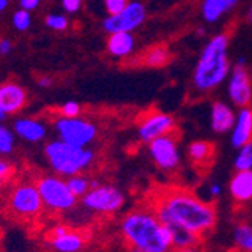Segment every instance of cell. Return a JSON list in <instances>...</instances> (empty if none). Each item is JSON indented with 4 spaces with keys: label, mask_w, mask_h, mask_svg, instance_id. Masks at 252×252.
Listing matches in <instances>:
<instances>
[{
    "label": "cell",
    "mask_w": 252,
    "mask_h": 252,
    "mask_svg": "<svg viewBox=\"0 0 252 252\" xmlns=\"http://www.w3.org/2000/svg\"><path fill=\"white\" fill-rule=\"evenodd\" d=\"M239 0H202L201 14L205 21L215 23L222 18L228 11H231Z\"/></svg>",
    "instance_id": "20"
},
{
    "label": "cell",
    "mask_w": 252,
    "mask_h": 252,
    "mask_svg": "<svg viewBox=\"0 0 252 252\" xmlns=\"http://www.w3.org/2000/svg\"><path fill=\"white\" fill-rule=\"evenodd\" d=\"M228 95L234 106L246 107L252 103V80L245 65H237L233 68L228 82Z\"/></svg>",
    "instance_id": "12"
},
{
    "label": "cell",
    "mask_w": 252,
    "mask_h": 252,
    "mask_svg": "<svg viewBox=\"0 0 252 252\" xmlns=\"http://www.w3.org/2000/svg\"><path fill=\"white\" fill-rule=\"evenodd\" d=\"M169 61V50L163 45H156V47H151L150 50H147L142 58H141V63L145 66H163L165 63H168Z\"/></svg>",
    "instance_id": "24"
},
{
    "label": "cell",
    "mask_w": 252,
    "mask_h": 252,
    "mask_svg": "<svg viewBox=\"0 0 252 252\" xmlns=\"http://www.w3.org/2000/svg\"><path fill=\"white\" fill-rule=\"evenodd\" d=\"M174 252H201L198 246H189V248H175Z\"/></svg>",
    "instance_id": "37"
},
{
    "label": "cell",
    "mask_w": 252,
    "mask_h": 252,
    "mask_svg": "<svg viewBox=\"0 0 252 252\" xmlns=\"http://www.w3.org/2000/svg\"><path fill=\"white\" fill-rule=\"evenodd\" d=\"M62 6L68 14H74L80 9L82 0H62Z\"/></svg>",
    "instance_id": "32"
},
{
    "label": "cell",
    "mask_w": 252,
    "mask_h": 252,
    "mask_svg": "<svg viewBox=\"0 0 252 252\" xmlns=\"http://www.w3.org/2000/svg\"><path fill=\"white\" fill-rule=\"evenodd\" d=\"M236 63H237V65H245V58H239Z\"/></svg>",
    "instance_id": "42"
},
{
    "label": "cell",
    "mask_w": 252,
    "mask_h": 252,
    "mask_svg": "<svg viewBox=\"0 0 252 252\" xmlns=\"http://www.w3.org/2000/svg\"><path fill=\"white\" fill-rule=\"evenodd\" d=\"M55 128L59 136V139L71 144L74 147L86 148L89 144H93L97 137V127L83 118H65L61 117L55 121Z\"/></svg>",
    "instance_id": "6"
},
{
    "label": "cell",
    "mask_w": 252,
    "mask_h": 252,
    "mask_svg": "<svg viewBox=\"0 0 252 252\" xmlns=\"http://www.w3.org/2000/svg\"><path fill=\"white\" fill-rule=\"evenodd\" d=\"M42 205L44 202L36 185H20L14 189L9 199L11 210L23 218L36 216L41 212Z\"/></svg>",
    "instance_id": "11"
},
{
    "label": "cell",
    "mask_w": 252,
    "mask_h": 252,
    "mask_svg": "<svg viewBox=\"0 0 252 252\" xmlns=\"http://www.w3.org/2000/svg\"><path fill=\"white\" fill-rule=\"evenodd\" d=\"M31 14L29 11L26 9H20V11H15L14 12V17H12V25L17 31L23 32V31H28L29 26H31Z\"/></svg>",
    "instance_id": "27"
},
{
    "label": "cell",
    "mask_w": 252,
    "mask_h": 252,
    "mask_svg": "<svg viewBox=\"0 0 252 252\" xmlns=\"http://www.w3.org/2000/svg\"><path fill=\"white\" fill-rule=\"evenodd\" d=\"M121 233L131 252H171L172 231L162 223L154 212L134 210L121 222Z\"/></svg>",
    "instance_id": "2"
},
{
    "label": "cell",
    "mask_w": 252,
    "mask_h": 252,
    "mask_svg": "<svg viewBox=\"0 0 252 252\" xmlns=\"http://www.w3.org/2000/svg\"><path fill=\"white\" fill-rule=\"evenodd\" d=\"M20 5H21L23 9H26V11H33L35 8H38L39 0H20Z\"/></svg>",
    "instance_id": "34"
},
{
    "label": "cell",
    "mask_w": 252,
    "mask_h": 252,
    "mask_svg": "<svg viewBox=\"0 0 252 252\" xmlns=\"http://www.w3.org/2000/svg\"><path fill=\"white\" fill-rule=\"evenodd\" d=\"M5 117H6V113H5L2 109H0V121H3V120H5Z\"/></svg>",
    "instance_id": "41"
},
{
    "label": "cell",
    "mask_w": 252,
    "mask_h": 252,
    "mask_svg": "<svg viewBox=\"0 0 252 252\" xmlns=\"http://www.w3.org/2000/svg\"><path fill=\"white\" fill-rule=\"evenodd\" d=\"M11 49H12V44H11V41H8V39H2L0 41V55H8L9 52H11Z\"/></svg>",
    "instance_id": "35"
},
{
    "label": "cell",
    "mask_w": 252,
    "mask_h": 252,
    "mask_svg": "<svg viewBox=\"0 0 252 252\" xmlns=\"http://www.w3.org/2000/svg\"><path fill=\"white\" fill-rule=\"evenodd\" d=\"M172 231V245L174 248H189V246H198L201 242V236L185 230V228L172 225L169 226Z\"/></svg>",
    "instance_id": "23"
},
{
    "label": "cell",
    "mask_w": 252,
    "mask_h": 252,
    "mask_svg": "<svg viewBox=\"0 0 252 252\" xmlns=\"http://www.w3.org/2000/svg\"><path fill=\"white\" fill-rule=\"evenodd\" d=\"M49 243L56 252H79L85 246V237L70 226L56 225L50 230Z\"/></svg>",
    "instance_id": "13"
},
{
    "label": "cell",
    "mask_w": 252,
    "mask_h": 252,
    "mask_svg": "<svg viewBox=\"0 0 252 252\" xmlns=\"http://www.w3.org/2000/svg\"><path fill=\"white\" fill-rule=\"evenodd\" d=\"M188 154L196 166H207L215 157V145L207 141H193L188 147Z\"/></svg>",
    "instance_id": "21"
},
{
    "label": "cell",
    "mask_w": 252,
    "mask_h": 252,
    "mask_svg": "<svg viewBox=\"0 0 252 252\" xmlns=\"http://www.w3.org/2000/svg\"><path fill=\"white\" fill-rule=\"evenodd\" d=\"M14 130L20 137H23V139L28 142H39L44 139L45 134H47L45 126L41 121L32 120V118L17 120L14 123Z\"/></svg>",
    "instance_id": "19"
},
{
    "label": "cell",
    "mask_w": 252,
    "mask_h": 252,
    "mask_svg": "<svg viewBox=\"0 0 252 252\" xmlns=\"http://www.w3.org/2000/svg\"><path fill=\"white\" fill-rule=\"evenodd\" d=\"M228 35L219 33L212 38L198 59L193 73V85L201 93L219 86L230 73V59H228Z\"/></svg>",
    "instance_id": "3"
},
{
    "label": "cell",
    "mask_w": 252,
    "mask_h": 252,
    "mask_svg": "<svg viewBox=\"0 0 252 252\" xmlns=\"http://www.w3.org/2000/svg\"><path fill=\"white\" fill-rule=\"evenodd\" d=\"M128 3H130L128 0H104V8L109 15H115L120 14L123 9H126Z\"/></svg>",
    "instance_id": "30"
},
{
    "label": "cell",
    "mask_w": 252,
    "mask_h": 252,
    "mask_svg": "<svg viewBox=\"0 0 252 252\" xmlns=\"http://www.w3.org/2000/svg\"><path fill=\"white\" fill-rule=\"evenodd\" d=\"M175 131V121L168 113L160 110H148L144 112L137 120V136L142 142L150 144L158 136Z\"/></svg>",
    "instance_id": "8"
},
{
    "label": "cell",
    "mask_w": 252,
    "mask_h": 252,
    "mask_svg": "<svg viewBox=\"0 0 252 252\" xmlns=\"http://www.w3.org/2000/svg\"><path fill=\"white\" fill-rule=\"evenodd\" d=\"M14 150V134L3 126H0V154H9Z\"/></svg>",
    "instance_id": "28"
},
{
    "label": "cell",
    "mask_w": 252,
    "mask_h": 252,
    "mask_svg": "<svg viewBox=\"0 0 252 252\" xmlns=\"http://www.w3.org/2000/svg\"><path fill=\"white\" fill-rule=\"evenodd\" d=\"M249 77H251V80H252V70L249 71Z\"/></svg>",
    "instance_id": "43"
},
{
    "label": "cell",
    "mask_w": 252,
    "mask_h": 252,
    "mask_svg": "<svg viewBox=\"0 0 252 252\" xmlns=\"http://www.w3.org/2000/svg\"><path fill=\"white\" fill-rule=\"evenodd\" d=\"M106 47L109 55L113 58H127L134 50V38L131 32H115L110 33Z\"/></svg>",
    "instance_id": "18"
},
{
    "label": "cell",
    "mask_w": 252,
    "mask_h": 252,
    "mask_svg": "<svg viewBox=\"0 0 252 252\" xmlns=\"http://www.w3.org/2000/svg\"><path fill=\"white\" fill-rule=\"evenodd\" d=\"M233 243L240 252H252V223L239 222L233 230Z\"/></svg>",
    "instance_id": "22"
},
{
    "label": "cell",
    "mask_w": 252,
    "mask_h": 252,
    "mask_svg": "<svg viewBox=\"0 0 252 252\" xmlns=\"http://www.w3.org/2000/svg\"><path fill=\"white\" fill-rule=\"evenodd\" d=\"M236 171H251L252 169V142L239 148V153L234 158Z\"/></svg>",
    "instance_id": "26"
},
{
    "label": "cell",
    "mask_w": 252,
    "mask_h": 252,
    "mask_svg": "<svg viewBox=\"0 0 252 252\" xmlns=\"http://www.w3.org/2000/svg\"><path fill=\"white\" fill-rule=\"evenodd\" d=\"M148 151L153 162L165 171H172L180 163L178 154V137L177 133H168L158 136L148 144Z\"/></svg>",
    "instance_id": "9"
},
{
    "label": "cell",
    "mask_w": 252,
    "mask_h": 252,
    "mask_svg": "<svg viewBox=\"0 0 252 252\" xmlns=\"http://www.w3.org/2000/svg\"><path fill=\"white\" fill-rule=\"evenodd\" d=\"M12 174V166L6 162V160L0 158V183L8 180Z\"/></svg>",
    "instance_id": "33"
},
{
    "label": "cell",
    "mask_w": 252,
    "mask_h": 252,
    "mask_svg": "<svg viewBox=\"0 0 252 252\" xmlns=\"http://www.w3.org/2000/svg\"><path fill=\"white\" fill-rule=\"evenodd\" d=\"M154 215L168 225H177L198 236H204L216 225L218 213L215 207L185 189L166 190L154 202Z\"/></svg>",
    "instance_id": "1"
},
{
    "label": "cell",
    "mask_w": 252,
    "mask_h": 252,
    "mask_svg": "<svg viewBox=\"0 0 252 252\" xmlns=\"http://www.w3.org/2000/svg\"><path fill=\"white\" fill-rule=\"evenodd\" d=\"M36 188L47 209L55 212H66L76 207L79 198L73 195V192L66 185V180H62L55 175H45L38 180Z\"/></svg>",
    "instance_id": "5"
},
{
    "label": "cell",
    "mask_w": 252,
    "mask_h": 252,
    "mask_svg": "<svg viewBox=\"0 0 252 252\" xmlns=\"http://www.w3.org/2000/svg\"><path fill=\"white\" fill-rule=\"evenodd\" d=\"M66 185L76 198H83L91 190V180L85 175H80V174L68 177Z\"/></svg>",
    "instance_id": "25"
},
{
    "label": "cell",
    "mask_w": 252,
    "mask_h": 252,
    "mask_svg": "<svg viewBox=\"0 0 252 252\" xmlns=\"http://www.w3.org/2000/svg\"><path fill=\"white\" fill-rule=\"evenodd\" d=\"M236 113L234 110L222 103V101H216L212 106V113H210V123H212V128L213 131H216L218 134H223L226 131H231L236 123Z\"/></svg>",
    "instance_id": "16"
},
{
    "label": "cell",
    "mask_w": 252,
    "mask_h": 252,
    "mask_svg": "<svg viewBox=\"0 0 252 252\" xmlns=\"http://www.w3.org/2000/svg\"><path fill=\"white\" fill-rule=\"evenodd\" d=\"M38 85H39L41 88H49V86L52 85V79H49V77H41V79L38 80Z\"/></svg>",
    "instance_id": "38"
},
{
    "label": "cell",
    "mask_w": 252,
    "mask_h": 252,
    "mask_svg": "<svg viewBox=\"0 0 252 252\" xmlns=\"http://www.w3.org/2000/svg\"><path fill=\"white\" fill-rule=\"evenodd\" d=\"M124 202V193L110 185H98L82 198V204L86 210L100 215H110L118 212Z\"/></svg>",
    "instance_id": "7"
},
{
    "label": "cell",
    "mask_w": 252,
    "mask_h": 252,
    "mask_svg": "<svg viewBox=\"0 0 252 252\" xmlns=\"http://www.w3.org/2000/svg\"><path fill=\"white\" fill-rule=\"evenodd\" d=\"M8 6V0H0V12H3Z\"/></svg>",
    "instance_id": "39"
},
{
    "label": "cell",
    "mask_w": 252,
    "mask_h": 252,
    "mask_svg": "<svg viewBox=\"0 0 252 252\" xmlns=\"http://www.w3.org/2000/svg\"><path fill=\"white\" fill-rule=\"evenodd\" d=\"M45 157L50 168L63 177H71L80 174L94 163L95 154L89 148L74 147L61 139L52 141L45 147Z\"/></svg>",
    "instance_id": "4"
},
{
    "label": "cell",
    "mask_w": 252,
    "mask_h": 252,
    "mask_svg": "<svg viewBox=\"0 0 252 252\" xmlns=\"http://www.w3.org/2000/svg\"><path fill=\"white\" fill-rule=\"evenodd\" d=\"M45 25L47 28L53 29V31H65L68 28V20L65 15H56V14H50L45 17Z\"/></svg>",
    "instance_id": "29"
},
{
    "label": "cell",
    "mask_w": 252,
    "mask_h": 252,
    "mask_svg": "<svg viewBox=\"0 0 252 252\" xmlns=\"http://www.w3.org/2000/svg\"><path fill=\"white\" fill-rule=\"evenodd\" d=\"M248 21L252 25V5L249 6V9H248Z\"/></svg>",
    "instance_id": "40"
},
{
    "label": "cell",
    "mask_w": 252,
    "mask_h": 252,
    "mask_svg": "<svg viewBox=\"0 0 252 252\" xmlns=\"http://www.w3.org/2000/svg\"><path fill=\"white\" fill-rule=\"evenodd\" d=\"M249 142H252V107L246 106L240 109L236 117L231 130V145L239 150Z\"/></svg>",
    "instance_id": "15"
},
{
    "label": "cell",
    "mask_w": 252,
    "mask_h": 252,
    "mask_svg": "<svg viewBox=\"0 0 252 252\" xmlns=\"http://www.w3.org/2000/svg\"><path fill=\"white\" fill-rule=\"evenodd\" d=\"M80 106L79 103L76 101H66L65 104L61 106V115L65 117V118H74V117H79L80 113Z\"/></svg>",
    "instance_id": "31"
},
{
    "label": "cell",
    "mask_w": 252,
    "mask_h": 252,
    "mask_svg": "<svg viewBox=\"0 0 252 252\" xmlns=\"http://www.w3.org/2000/svg\"><path fill=\"white\" fill-rule=\"evenodd\" d=\"M147 18V9L141 2H130L126 9H123L120 14L109 15L103 28L109 33L115 32H131L139 28Z\"/></svg>",
    "instance_id": "10"
},
{
    "label": "cell",
    "mask_w": 252,
    "mask_h": 252,
    "mask_svg": "<svg viewBox=\"0 0 252 252\" xmlns=\"http://www.w3.org/2000/svg\"><path fill=\"white\" fill-rule=\"evenodd\" d=\"M209 192H210V195L213 198H219L220 193H222V186L219 185V183H213V185L210 186V189H209Z\"/></svg>",
    "instance_id": "36"
},
{
    "label": "cell",
    "mask_w": 252,
    "mask_h": 252,
    "mask_svg": "<svg viewBox=\"0 0 252 252\" xmlns=\"http://www.w3.org/2000/svg\"><path fill=\"white\" fill-rule=\"evenodd\" d=\"M230 195L236 202H248L252 199V169L236 171L230 180Z\"/></svg>",
    "instance_id": "17"
},
{
    "label": "cell",
    "mask_w": 252,
    "mask_h": 252,
    "mask_svg": "<svg viewBox=\"0 0 252 252\" xmlns=\"http://www.w3.org/2000/svg\"><path fill=\"white\" fill-rule=\"evenodd\" d=\"M26 104V91L18 83L6 82L0 85V109L6 115L21 110Z\"/></svg>",
    "instance_id": "14"
}]
</instances>
